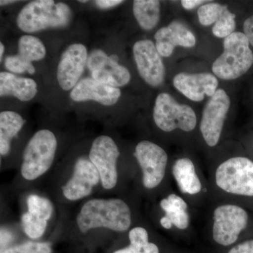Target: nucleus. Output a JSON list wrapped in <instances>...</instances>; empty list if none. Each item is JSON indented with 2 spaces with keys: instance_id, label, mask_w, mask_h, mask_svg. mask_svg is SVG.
Here are the masks:
<instances>
[{
  "instance_id": "nucleus-19",
  "label": "nucleus",
  "mask_w": 253,
  "mask_h": 253,
  "mask_svg": "<svg viewBox=\"0 0 253 253\" xmlns=\"http://www.w3.org/2000/svg\"><path fill=\"white\" fill-rule=\"evenodd\" d=\"M38 93V84L31 78L18 77L6 71L0 73V96H12L23 102L31 101Z\"/></svg>"
},
{
  "instance_id": "nucleus-7",
  "label": "nucleus",
  "mask_w": 253,
  "mask_h": 253,
  "mask_svg": "<svg viewBox=\"0 0 253 253\" xmlns=\"http://www.w3.org/2000/svg\"><path fill=\"white\" fill-rule=\"evenodd\" d=\"M154 120L158 127L166 132L176 129L189 132L197 125L194 110L187 105L179 104L170 94L165 92L158 94L155 101Z\"/></svg>"
},
{
  "instance_id": "nucleus-34",
  "label": "nucleus",
  "mask_w": 253,
  "mask_h": 253,
  "mask_svg": "<svg viewBox=\"0 0 253 253\" xmlns=\"http://www.w3.org/2000/svg\"><path fill=\"white\" fill-rule=\"evenodd\" d=\"M205 2H206V1H202V0H182L181 1V4L184 9L191 10Z\"/></svg>"
},
{
  "instance_id": "nucleus-18",
  "label": "nucleus",
  "mask_w": 253,
  "mask_h": 253,
  "mask_svg": "<svg viewBox=\"0 0 253 253\" xmlns=\"http://www.w3.org/2000/svg\"><path fill=\"white\" fill-rule=\"evenodd\" d=\"M161 209L165 212L160 221L164 229H172L174 226L179 230H186L190 224V214L185 200L175 194H171L161 200Z\"/></svg>"
},
{
  "instance_id": "nucleus-27",
  "label": "nucleus",
  "mask_w": 253,
  "mask_h": 253,
  "mask_svg": "<svg viewBox=\"0 0 253 253\" xmlns=\"http://www.w3.org/2000/svg\"><path fill=\"white\" fill-rule=\"evenodd\" d=\"M225 5L218 3H208L201 6L198 10L199 22L203 26H208L217 22L220 17Z\"/></svg>"
},
{
  "instance_id": "nucleus-20",
  "label": "nucleus",
  "mask_w": 253,
  "mask_h": 253,
  "mask_svg": "<svg viewBox=\"0 0 253 253\" xmlns=\"http://www.w3.org/2000/svg\"><path fill=\"white\" fill-rule=\"evenodd\" d=\"M173 177L182 194L195 196L202 191V182L200 179L193 161L188 158L176 160L172 166Z\"/></svg>"
},
{
  "instance_id": "nucleus-25",
  "label": "nucleus",
  "mask_w": 253,
  "mask_h": 253,
  "mask_svg": "<svg viewBox=\"0 0 253 253\" xmlns=\"http://www.w3.org/2000/svg\"><path fill=\"white\" fill-rule=\"evenodd\" d=\"M18 55L33 63L44 59L46 49L44 43L39 38L31 35H25L18 42Z\"/></svg>"
},
{
  "instance_id": "nucleus-30",
  "label": "nucleus",
  "mask_w": 253,
  "mask_h": 253,
  "mask_svg": "<svg viewBox=\"0 0 253 253\" xmlns=\"http://www.w3.org/2000/svg\"><path fill=\"white\" fill-rule=\"evenodd\" d=\"M109 57V56L104 51H101V50H96L88 56L86 66H87L90 72H93V71L99 69L106 62V60Z\"/></svg>"
},
{
  "instance_id": "nucleus-2",
  "label": "nucleus",
  "mask_w": 253,
  "mask_h": 253,
  "mask_svg": "<svg viewBox=\"0 0 253 253\" xmlns=\"http://www.w3.org/2000/svg\"><path fill=\"white\" fill-rule=\"evenodd\" d=\"M72 11L67 4L53 0L30 1L19 11L16 23L26 33H36L47 28L66 27L71 22Z\"/></svg>"
},
{
  "instance_id": "nucleus-31",
  "label": "nucleus",
  "mask_w": 253,
  "mask_h": 253,
  "mask_svg": "<svg viewBox=\"0 0 253 253\" xmlns=\"http://www.w3.org/2000/svg\"><path fill=\"white\" fill-rule=\"evenodd\" d=\"M227 253H253V238L241 241L233 246Z\"/></svg>"
},
{
  "instance_id": "nucleus-3",
  "label": "nucleus",
  "mask_w": 253,
  "mask_h": 253,
  "mask_svg": "<svg viewBox=\"0 0 253 253\" xmlns=\"http://www.w3.org/2000/svg\"><path fill=\"white\" fill-rule=\"evenodd\" d=\"M224 51L212 64V72L220 79L232 81L244 76L252 67L253 51L244 33L234 32L224 39Z\"/></svg>"
},
{
  "instance_id": "nucleus-15",
  "label": "nucleus",
  "mask_w": 253,
  "mask_h": 253,
  "mask_svg": "<svg viewBox=\"0 0 253 253\" xmlns=\"http://www.w3.org/2000/svg\"><path fill=\"white\" fill-rule=\"evenodd\" d=\"M156 46L163 57H169L176 46L191 48L196 45L194 33L179 21H174L166 27L161 28L155 34Z\"/></svg>"
},
{
  "instance_id": "nucleus-32",
  "label": "nucleus",
  "mask_w": 253,
  "mask_h": 253,
  "mask_svg": "<svg viewBox=\"0 0 253 253\" xmlns=\"http://www.w3.org/2000/svg\"><path fill=\"white\" fill-rule=\"evenodd\" d=\"M124 1L121 0H96L95 4L101 9H108L116 7V6L122 4Z\"/></svg>"
},
{
  "instance_id": "nucleus-26",
  "label": "nucleus",
  "mask_w": 253,
  "mask_h": 253,
  "mask_svg": "<svg viewBox=\"0 0 253 253\" xmlns=\"http://www.w3.org/2000/svg\"><path fill=\"white\" fill-rule=\"evenodd\" d=\"M235 18L236 15L231 13L225 6L220 17L212 27L213 35L217 38L225 39L233 34L236 28Z\"/></svg>"
},
{
  "instance_id": "nucleus-10",
  "label": "nucleus",
  "mask_w": 253,
  "mask_h": 253,
  "mask_svg": "<svg viewBox=\"0 0 253 253\" xmlns=\"http://www.w3.org/2000/svg\"><path fill=\"white\" fill-rule=\"evenodd\" d=\"M120 151L110 136H98L91 144L89 161L99 171L103 187L111 189L117 184V161Z\"/></svg>"
},
{
  "instance_id": "nucleus-37",
  "label": "nucleus",
  "mask_w": 253,
  "mask_h": 253,
  "mask_svg": "<svg viewBox=\"0 0 253 253\" xmlns=\"http://www.w3.org/2000/svg\"><path fill=\"white\" fill-rule=\"evenodd\" d=\"M79 2L86 3V2H88V1H79Z\"/></svg>"
},
{
  "instance_id": "nucleus-11",
  "label": "nucleus",
  "mask_w": 253,
  "mask_h": 253,
  "mask_svg": "<svg viewBox=\"0 0 253 253\" xmlns=\"http://www.w3.org/2000/svg\"><path fill=\"white\" fill-rule=\"evenodd\" d=\"M132 50L138 72L145 83L153 87L161 85L166 68L154 43L149 40H141L135 42Z\"/></svg>"
},
{
  "instance_id": "nucleus-12",
  "label": "nucleus",
  "mask_w": 253,
  "mask_h": 253,
  "mask_svg": "<svg viewBox=\"0 0 253 253\" xmlns=\"http://www.w3.org/2000/svg\"><path fill=\"white\" fill-rule=\"evenodd\" d=\"M87 49L81 43H73L61 55L56 78L61 89L71 91L80 82L88 60Z\"/></svg>"
},
{
  "instance_id": "nucleus-22",
  "label": "nucleus",
  "mask_w": 253,
  "mask_h": 253,
  "mask_svg": "<svg viewBox=\"0 0 253 253\" xmlns=\"http://www.w3.org/2000/svg\"><path fill=\"white\" fill-rule=\"evenodd\" d=\"M26 121L21 115L12 111L0 113V154L6 156L9 152L11 141L22 129Z\"/></svg>"
},
{
  "instance_id": "nucleus-36",
  "label": "nucleus",
  "mask_w": 253,
  "mask_h": 253,
  "mask_svg": "<svg viewBox=\"0 0 253 253\" xmlns=\"http://www.w3.org/2000/svg\"><path fill=\"white\" fill-rule=\"evenodd\" d=\"M4 53V45L2 42L0 43V61L2 60L3 55Z\"/></svg>"
},
{
  "instance_id": "nucleus-16",
  "label": "nucleus",
  "mask_w": 253,
  "mask_h": 253,
  "mask_svg": "<svg viewBox=\"0 0 253 253\" xmlns=\"http://www.w3.org/2000/svg\"><path fill=\"white\" fill-rule=\"evenodd\" d=\"M121 96L119 88L106 85L93 78L82 80L70 93V97L76 102L94 101L105 106L117 104Z\"/></svg>"
},
{
  "instance_id": "nucleus-6",
  "label": "nucleus",
  "mask_w": 253,
  "mask_h": 253,
  "mask_svg": "<svg viewBox=\"0 0 253 253\" xmlns=\"http://www.w3.org/2000/svg\"><path fill=\"white\" fill-rule=\"evenodd\" d=\"M212 219V239L216 244L224 247L236 244L251 223L249 211L242 206L231 204L216 207Z\"/></svg>"
},
{
  "instance_id": "nucleus-5",
  "label": "nucleus",
  "mask_w": 253,
  "mask_h": 253,
  "mask_svg": "<svg viewBox=\"0 0 253 253\" xmlns=\"http://www.w3.org/2000/svg\"><path fill=\"white\" fill-rule=\"evenodd\" d=\"M57 149V140L52 131L41 129L37 131L23 153L21 174L27 180H34L51 167Z\"/></svg>"
},
{
  "instance_id": "nucleus-9",
  "label": "nucleus",
  "mask_w": 253,
  "mask_h": 253,
  "mask_svg": "<svg viewBox=\"0 0 253 253\" xmlns=\"http://www.w3.org/2000/svg\"><path fill=\"white\" fill-rule=\"evenodd\" d=\"M134 156L142 170L144 187L152 189L162 182L166 175L168 156L161 146L149 141H142L136 146Z\"/></svg>"
},
{
  "instance_id": "nucleus-35",
  "label": "nucleus",
  "mask_w": 253,
  "mask_h": 253,
  "mask_svg": "<svg viewBox=\"0 0 253 253\" xmlns=\"http://www.w3.org/2000/svg\"><path fill=\"white\" fill-rule=\"evenodd\" d=\"M18 2V1H14V0H12V1H6V0H1V1H0V4H1V6H5V5H8V4H14V3Z\"/></svg>"
},
{
  "instance_id": "nucleus-8",
  "label": "nucleus",
  "mask_w": 253,
  "mask_h": 253,
  "mask_svg": "<svg viewBox=\"0 0 253 253\" xmlns=\"http://www.w3.org/2000/svg\"><path fill=\"white\" fill-rule=\"evenodd\" d=\"M230 105V98L226 91L218 89L205 106L200 130L210 147H214L219 143Z\"/></svg>"
},
{
  "instance_id": "nucleus-1",
  "label": "nucleus",
  "mask_w": 253,
  "mask_h": 253,
  "mask_svg": "<svg viewBox=\"0 0 253 253\" xmlns=\"http://www.w3.org/2000/svg\"><path fill=\"white\" fill-rule=\"evenodd\" d=\"M77 224L83 233L99 227L125 231L131 226V211L123 200L92 199L83 206Z\"/></svg>"
},
{
  "instance_id": "nucleus-13",
  "label": "nucleus",
  "mask_w": 253,
  "mask_h": 253,
  "mask_svg": "<svg viewBox=\"0 0 253 253\" xmlns=\"http://www.w3.org/2000/svg\"><path fill=\"white\" fill-rule=\"evenodd\" d=\"M99 171L89 160L81 158L75 166L71 179L63 187L65 197L70 201H77L91 194L93 187L99 184Z\"/></svg>"
},
{
  "instance_id": "nucleus-23",
  "label": "nucleus",
  "mask_w": 253,
  "mask_h": 253,
  "mask_svg": "<svg viewBox=\"0 0 253 253\" xmlns=\"http://www.w3.org/2000/svg\"><path fill=\"white\" fill-rule=\"evenodd\" d=\"M133 14L139 26L144 31H151L161 18V2L157 0H135Z\"/></svg>"
},
{
  "instance_id": "nucleus-29",
  "label": "nucleus",
  "mask_w": 253,
  "mask_h": 253,
  "mask_svg": "<svg viewBox=\"0 0 253 253\" xmlns=\"http://www.w3.org/2000/svg\"><path fill=\"white\" fill-rule=\"evenodd\" d=\"M51 247L46 243L26 242L5 249L1 253H51Z\"/></svg>"
},
{
  "instance_id": "nucleus-4",
  "label": "nucleus",
  "mask_w": 253,
  "mask_h": 253,
  "mask_svg": "<svg viewBox=\"0 0 253 253\" xmlns=\"http://www.w3.org/2000/svg\"><path fill=\"white\" fill-rule=\"evenodd\" d=\"M216 185L221 191L244 199H253V161L235 156L221 163L214 172Z\"/></svg>"
},
{
  "instance_id": "nucleus-17",
  "label": "nucleus",
  "mask_w": 253,
  "mask_h": 253,
  "mask_svg": "<svg viewBox=\"0 0 253 253\" xmlns=\"http://www.w3.org/2000/svg\"><path fill=\"white\" fill-rule=\"evenodd\" d=\"M27 204L28 212L21 219L23 230L31 239H38L46 230L47 221L53 212L52 204L49 200L36 195L30 196Z\"/></svg>"
},
{
  "instance_id": "nucleus-24",
  "label": "nucleus",
  "mask_w": 253,
  "mask_h": 253,
  "mask_svg": "<svg viewBox=\"0 0 253 253\" xmlns=\"http://www.w3.org/2000/svg\"><path fill=\"white\" fill-rule=\"evenodd\" d=\"M129 244L127 247L113 253H160L156 244L149 242V234L141 226L133 228L129 232Z\"/></svg>"
},
{
  "instance_id": "nucleus-14",
  "label": "nucleus",
  "mask_w": 253,
  "mask_h": 253,
  "mask_svg": "<svg viewBox=\"0 0 253 253\" xmlns=\"http://www.w3.org/2000/svg\"><path fill=\"white\" fill-rule=\"evenodd\" d=\"M173 84L178 91L193 101H203L205 96H212L217 90V78L208 73H181L173 79Z\"/></svg>"
},
{
  "instance_id": "nucleus-33",
  "label": "nucleus",
  "mask_w": 253,
  "mask_h": 253,
  "mask_svg": "<svg viewBox=\"0 0 253 253\" xmlns=\"http://www.w3.org/2000/svg\"><path fill=\"white\" fill-rule=\"evenodd\" d=\"M244 31V34L249 40L250 44L253 46V15L245 21Z\"/></svg>"
},
{
  "instance_id": "nucleus-21",
  "label": "nucleus",
  "mask_w": 253,
  "mask_h": 253,
  "mask_svg": "<svg viewBox=\"0 0 253 253\" xmlns=\"http://www.w3.org/2000/svg\"><path fill=\"white\" fill-rule=\"evenodd\" d=\"M91 73L95 81L116 88L126 85L131 80L129 70L118 63L116 55L110 56L99 69Z\"/></svg>"
},
{
  "instance_id": "nucleus-28",
  "label": "nucleus",
  "mask_w": 253,
  "mask_h": 253,
  "mask_svg": "<svg viewBox=\"0 0 253 253\" xmlns=\"http://www.w3.org/2000/svg\"><path fill=\"white\" fill-rule=\"evenodd\" d=\"M4 66L9 73L13 74L28 73V74L33 75L36 73V68L33 66V63L21 57L18 54L7 56L4 60Z\"/></svg>"
}]
</instances>
